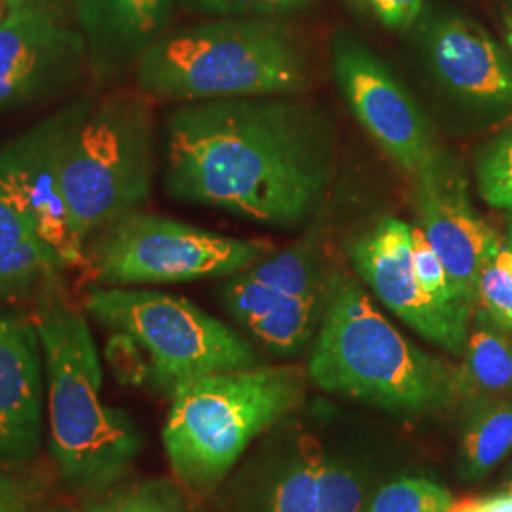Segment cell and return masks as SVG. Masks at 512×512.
<instances>
[{"mask_svg":"<svg viewBox=\"0 0 512 512\" xmlns=\"http://www.w3.org/2000/svg\"><path fill=\"white\" fill-rule=\"evenodd\" d=\"M336 160L329 116L296 95L192 101L167 118V194L274 228L321 207Z\"/></svg>","mask_w":512,"mask_h":512,"instance_id":"cell-1","label":"cell"},{"mask_svg":"<svg viewBox=\"0 0 512 512\" xmlns=\"http://www.w3.org/2000/svg\"><path fill=\"white\" fill-rule=\"evenodd\" d=\"M308 378L329 393L403 420L437 416L461 401L458 368L404 338L363 287L342 272L330 279Z\"/></svg>","mask_w":512,"mask_h":512,"instance_id":"cell-2","label":"cell"},{"mask_svg":"<svg viewBox=\"0 0 512 512\" xmlns=\"http://www.w3.org/2000/svg\"><path fill=\"white\" fill-rule=\"evenodd\" d=\"M44 376L50 450L63 486L99 494L126 475L141 437L122 410L101 399L103 368L82 311L50 300L33 315Z\"/></svg>","mask_w":512,"mask_h":512,"instance_id":"cell-3","label":"cell"},{"mask_svg":"<svg viewBox=\"0 0 512 512\" xmlns=\"http://www.w3.org/2000/svg\"><path fill=\"white\" fill-rule=\"evenodd\" d=\"M137 90L160 101L298 95L308 59L291 29L272 18H230L158 38L135 65Z\"/></svg>","mask_w":512,"mask_h":512,"instance_id":"cell-4","label":"cell"},{"mask_svg":"<svg viewBox=\"0 0 512 512\" xmlns=\"http://www.w3.org/2000/svg\"><path fill=\"white\" fill-rule=\"evenodd\" d=\"M300 366H249L196 378L171 395L165 454L177 482L211 494L245 448L306 397Z\"/></svg>","mask_w":512,"mask_h":512,"instance_id":"cell-5","label":"cell"},{"mask_svg":"<svg viewBox=\"0 0 512 512\" xmlns=\"http://www.w3.org/2000/svg\"><path fill=\"white\" fill-rule=\"evenodd\" d=\"M156 173V128L147 95L118 92L73 105L59 152V184L80 245L139 211Z\"/></svg>","mask_w":512,"mask_h":512,"instance_id":"cell-6","label":"cell"},{"mask_svg":"<svg viewBox=\"0 0 512 512\" xmlns=\"http://www.w3.org/2000/svg\"><path fill=\"white\" fill-rule=\"evenodd\" d=\"M84 310L143 348L154 382L169 399L196 378L258 365L241 334L181 296L105 287L88 293Z\"/></svg>","mask_w":512,"mask_h":512,"instance_id":"cell-7","label":"cell"},{"mask_svg":"<svg viewBox=\"0 0 512 512\" xmlns=\"http://www.w3.org/2000/svg\"><path fill=\"white\" fill-rule=\"evenodd\" d=\"M272 251L266 239L230 238L133 211L88 241L82 268L105 287L183 283L245 272Z\"/></svg>","mask_w":512,"mask_h":512,"instance_id":"cell-8","label":"cell"},{"mask_svg":"<svg viewBox=\"0 0 512 512\" xmlns=\"http://www.w3.org/2000/svg\"><path fill=\"white\" fill-rule=\"evenodd\" d=\"M332 74L366 133L414 179L440 148L431 120L412 93L378 55L349 33L332 38Z\"/></svg>","mask_w":512,"mask_h":512,"instance_id":"cell-9","label":"cell"},{"mask_svg":"<svg viewBox=\"0 0 512 512\" xmlns=\"http://www.w3.org/2000/svg\"><path fill=\"white\" fill-rule=\"evenodd\" d=\"M414 207L456 293L475 311L478 277L503 239L476 213L463 171L442 150L414 177Z\"/></svg>","mask_w":512,"mask_h":512,"instance_id":"cell-10","label":"cell"},{"mask_svg":"<svg viewBox=\"0 0 512 512\" xmlns=\"http://www.w3.org/2000/svg\"><path fill=\"white\" fill-rule=\"evenodd\" d=\"M348 256L357 275L385 308L425 340L448 353H463L469 325L423 291L412 262L410 224L397 217L376 220L349 241Z\"/></svg>","mask_w":512,"mask_h":512,"instance_id":"cell-11","label":"cell"},{"mask_svg":"<svg viewBox=\"0 0 512 512\" xmlns=\"http://www.w3.org/2000/svg\"><path fill=\"white\" fill-rule=\"evenodd\" d=\"M420 48L442 95L476 114L511 116L512 59L478 23L435 12L421 23Z\"/></svg>","mask_w":512,"mask_h":512,"instance_id":"cell-12","label":"cell"},{"mask_svg":"<svg viewBox=\"0 0 512 512\" xmlns=\"http://www.w3.org/2000/svg\"><path fill=\"white\" fill-rule=\"evenodd\" d=\"M88 59L84 35L55 4L10 8L0 23V110L61 90Z\"/></svg>","mask_w":512,"mask_h":512,"instance_id":"cell-13","label":"cell"},{"mask_svg":"<svg viewBox=\"0 0 512 512\" xmlns=\"http://www.w3.org/2000/svg\"><path fill=\"white\" fill-rule=\"evenodd\" d=\"M44 384V357L33 317L0 313V469H23L37 459Z\"/></svg>","mask_w":512,"mask_h":512,"instance_id":"cell-14","label":"cell"},{"mask_svg":"<svg viewBox=\"0 0 512 512\" xmlns=\"http://www.w3.org/2000/svg\"><path fill=\"white\" fill-rule=\"evenodd\" d=\"M71 109L61 110L0 148V169L29 205L38 238L65 266H82L86 247L74 238L59 184V152Z\"/></svg>","mask_w":512,"mask_h":512,"instance_id":"cell-15","label":"cell"},{"mask_svg":"<svg viewBox=\"0 0 512 512\" xmlns=\"http://www.w3.org/2000/svg\"><path fill=\"white\" fill-rule=\"evenodd\" d=\"M175 0H76L88 63L99 80H109L165 35Z\"/></svg>","mask_w":512,"mask_h":512,"instance_id":"cell-16","label":"cell"},{"mask_svg":"<svg viewBox=\"0 0 512 512\" xmlns=\"http://www.w3.org/2000/svg\"><path fill=\"white\" fill-rule=\"evenodd\" d=\"M220 298L228 313L270 353L294 357L315 340L329 296L296 298L239 272L222 285Z\"/></svg>","mask_w":512,"mask_h":512,"instance_id":"cell-17","label":"cell"},{"mask_svg":"<svg viewBox=\"0 0 512 512\" xmlns=\"http://www.w3.org/2000/svg\"><path fill=\"white\" fill-rule=\"evenodd\" d=\"M323 454L313 437H298L256 476L239 512H317Z\"/></svg>","mask_w":512,"mask_h":512,"instance_id":"cell-18","label":"cell"},{"mask_svg":"<svg viewBox=\"0 0 512 512\" xmlns=\"http://www.w3.org/2000/svg\"><path fill=\"white\" fill-rule=\"evenodd\" d=\"M459 446V475L476 482L512 452V399L492 397L467 403Z\"/></svg>","mask_w":512,"mask_h":512,"instance_id":"cell-19","label":"cell"},{"mask_svg":"<svg viewBox=\"0 0 512 512\" xmlns=\"http://www.w3.org/2000/svg\"><path fill=\"white\" fill-rule=\"evenodd\" d=\"M478 321L465 342L458 368L459 399L471 403L512 393V342L505 332Z\"/></svg>","mask_w":512,"mask_h":512,"instance_id":"cell-20","label":"cell"},{"mask_svg":"<svg viewBox=\"0 0 512 512\" xmlns=\"http://www.w3.org/2000/svg\"><path fill=\"white\" fill-rule=\"evenodd\" d=\"M245 272L275 291L296 298L329 296L332 274L325 272L321 251L311 238H304L277 255L264 256Z\"/></svg>","mask_w":512,"mask_h":512,"instance_id":"cell-21","label":"cell"},{"mask_svg":"<svg viewBox=\"0 0 512 512\" xmlns=\"http://www.w3.org/2000/svg\"><path fill=\"white\" fill-rule=\"evenodd\" d=\"M188 490L165 478L116 482L92 495L82 512H200Z\"/></svg>","mask_w":512,"mask_h":512,"instance_id":"cell-22","label":"cell"},{"mask_svg":"<svg viewBox=\"0 0 512 512\" xmlns=\"http://www.w3.org/2000/svg\"><path fill=\"white\" fill-rule=\"evenodd\" d=\"M374 492L372 475L365 465L348 456L323 454L317 512H365Z\"/></svg>","mask_w":512,"mask_h":512,"instance_id":"cell-23","label":"cell"},{"mask_svg":"<svg viewBox=\"0 0 512 512\" xmlns=\"http://www.w3.org/2000/svg\"><path fill=\"white\" fill-rule=\"evenodd\" d=\"M65 262L42 239L0 249V300L55 281Z\"/></svg>","mask_w":512,"mask_h":512,"instance_id":"cell-24","label":"cell"},{"mask_svg":"<svg viewBox=\"0 0 512 512\" xmlns=\"http://www.w3.org/2000/svg\"><path fill=\"white\" fill-rule=\"evenodd\" d=\"M476 319L512 334V247L501 243L476 285Z\"/></svg>","mask_w":512,"mask_h":512,"instance_id":"cell-25","label":"cell"},{"mask_svg":"<svg viewBox=\"0 0 512 512\" xmlns=\"http://www.w3.org/2000/svg\"><path fill=\"white\" fill-rule=\"evenodd\" d=\"M454 505V495L439 482L397 476L372 494L365 512H450Z\"/></svg>","mask_w":512,"mask_h":512,"instance_id":"cell-26","label":"cell"},{"mask_svg":"<svg viewBox=\"0 0 512 512\" xmlns=\"http://www.w3.org/2000/svg\"><path fill=\"white\" fill-rule=\"evenodd\" d=\"M475 173L482 200L494 209L512 211V124L478 152Z\"/></svg>","mask_w":512,"mask_h":512,"instance_id":"cell-27","label":"cell"},{"mask_svg":"<svg viewBox=\"0 0 512 512\" xmlns=\"http://www.w3.org/2000/svg\"><path fill=\"white\" fill-rule=\"evenodd\" d=\"M412 262L423 291L448 313L469 325L475 311L463 304L448 277L446 268L440 262L439 255L433 251V247L429 245V241L418 226H412Z\"/></svg>","mask_w":512,"mask_h":512,"instance_id":"cell-28","label":"cell"},{"mask_svg":"<svg viewBox=\"0 0 512 512\" xmlns=\"http://www.w3.org/2000/svg\"><path fill=\"white\" fill-rule=\"evenodd\" d=\"M50 494V476L40 469H0V512H33Z\"/></svg>","mask_w":512,"mask_h":512,"instance_id":"cell-29","label":"cell"},{"mask_svg":"<svg viewBox=\"0 0 512 512\" xmlns=\"http://www.w3.org/2000/svg\"><path fill=\"white\" fill-rule=\"evenodd\" d=\"M37 238V224L29 205L0 169V249Z\"/></svg>","mask_w":512,"mask_h":512,"instance_id":"cell-30","label":"cell"},{"mask_svg":"<svg viewBox=\"0 0 512 512\" xmlns=\"http://www.w3.org/2000/svg\"><path fill=\"white\" fill-rule=\"evenodd\" d=\"M205 14L230 18H272L298 10L291 0H186Z\"/></svg>","mask_w":512,"mask_h":512,"instance_id":"cell-31","label":"cell"},{"mask_svg":"<svg viewBox=\"0 0 512 512\" xmlns=\"http://www.w3.org/2000/svg\"><path fill=\"white\" fill-rule=\"evenodd\" d=\"M363 4L389 29L410 27L423 10V0H363Z\"/></svg>","mask_w":512,"mask_h":512,"instance_id":"cell-32","label":"cell"},{"mask_svg":"<svg viewBox=\"0 0 512 512\" xmlns=\"http://www.w3.org/2000/svg\"><path fill=\"white\" fill-rule=\"evenodd\" d=\"M450 512H512V490L505 494L488 495L456 503Z\"/></svg>","mask_w":512,"mask_h":512,"instance_id":"cell-33","label":"cell"},{"mask_svg":"<svg viewBox=\"0 0 512 512\" xmlns=\"http://www.w3.org/2000/svg\"><path fill=\"white\" fill-rule=\"evenodd\" d=\"M33 512H82L74 509L73 505L69 503H55V505H42Z\"/></svg>","mask_w":512,"mask_h":512,"instance_id":"cell-34","label":"cell"},{"mask_svg":"<svg viewBox=\"0 0 512 512\" xmlns=\"http://www.w3.org/2000/svg\"><path fill=\"white\" fill-rule=\"evenodd\" d=\"M55 0H8L10 8H19V6H33V4H54Z\"/></svg>","mask_w":512,"mask_h":512,"instance_id":"cell-35","label":"cell"},{"mask_svg":"<svg viewBox=\"0 0 512 512\" xmlns=\"http://www.w3.org/2000/svg\"><path fill=\"white\" fill-rule=\"evenodd\" d=\"M505 245H511L512 247V211L509 215V222H507V230H505V238H503Z\"/></svg>","mask_w":512,"mask_h":512,"instance_id":"cell-36","label":"cell"},{"mask_svg":"<svg viewBox=\"0 0 512 512\" xmlns=\"http://www.w3.org/2000/svg\"><path fill=\"white\" fill-rule=\"evenodd\" d=\"M10 12V4H8V0H0V23H2V19L6 18V14Z\"/></svg>","mask_w":512,"mask_h":512,"instance_id":"cell-37","label":"cell"},{"mask_svg":"<svg viewBox=\"0 0 512 512\" xmlns=\"http://www.w3.org/2000/svg\"><path fill=\"white\" fill-rule=\"evenodd\" d=\"M507 40H509V46L512 48V18L509 21V35H507Z\"/></svg>","mask_w":512,"mask_h":512,"instance_id":"cell-38","label":"cell"},{"mask_svg":"<svg viewBox=\"0 0 512 512\" xmlns=\"http://www.w3.org/2000/svg\"><path fill=\"white\" fill-rule=\"evenodd\" d=\"M353 2H355V4H363V0H353Z\"/></svg>","mask_w":512,"mask_h":512,"instance_id":"cell-39","label":"cell"},{"mask_svg":"<svg viewBox=\"0 0 512 512\" xmlns=\"http://www.w3.org/2000/svg\"><path fill=\"white\" fill-rule=\"evenodd\" d=\"M509 490H512V482H511V486H509Z\"/></svg>","mask_w":512,"mask_h":512,"instance_id":"cell-40","label":"cell"}]
</instances>
